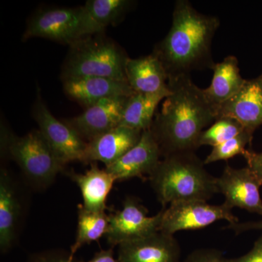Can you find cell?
<instances>
[{"instance_id": "cell-1", "label": "cell", "mask_w": 262, "mask_h": 262, "mask_svg": "<svg viewBox=\"0 0 262 262\" xmlns=\"http://www.w3.org/2000/svg\"><path fill=\"white\" fill-rule=\"evenodd\" d=\"M168 83L170 94L163 100L150 129L163 158L195 151L202 133L216 120L214 106L190 75L169 77Z\"/></svg>"}, {"instance_id": "cell-2", "label": "cell", "mask_w": 262, "mask_h": 262, "mask_svg": "<svg viewBox=\"0 0 262 262\" xmlns=\"http://www.w3.org/2000/svg\"><path fill=\"white\" fill-rule=\"evenodd\" d=\"M220 26V19L202 14L190 2H176L171 27L153 51L163 63L168 78L213 69L215 63L212 57V42Z\"/></svg>"}, {"instance_id": "cell-3", "label": "cell", "mask_w": 262, "mask_h": 262, "mask_svg": "<svg viewBox=\"0 0 262 262\" xmlns=\"http://www.w3.org/2000/svg\"><path fill=\"white\" fill-rule=\"evenodd\" d=\"M204 165L195 151L174 153L160 160L149 180L163 208L177 201H208L219 193L216 178Z\"/></svg>"}, {"instance_id": "cell-4", "label": "cell", "mask_w": 262, "mask_h": 262, "mask_svg": "<svg viewBox=\"0 0 262 262\" xmlns=\"http://www.w3.org/2000/svg\"><path fill=\"white\" fill-rule=\"evenodd\" d=\"M1 151L21 170L31 187L43 190L65 172L61 163L39 130L18 136L5 125L1 126Z\"/></svg>"}, {"instance_id": "cell-5", "label": "cell", "mask_w": 262, "mask_h": 262, "mask_svg": "<svg viewBox=\"0 0 262 262\" xmlns=\"http://www.w3.org/2000/svg\"><path fill=\"white\" fill-rule=\"evenodd\" d=\"M89 36L72 44L63 70V80L99 77L126 80L128 57L118 45L102 36Z\"/></svg>"}, {"instance_id": "cell-6", "label": "cell", "mask_w": 262, "mask_h": 262, "mask_svg": "<svg viewBox=\"0 0 262 262\" xmlns=\"http://www.w3.org/2000/svg\"><path fill=\"white\" fill-rule=\"evenodd\" d=\"M220 220L230 225L238 223L237 217L224 204L215 206L202 200L177 201L163 208L160 232L173 235L179 231L204 228Z\"/></svg>"}, {"instance_id": "cell-7", "label": "cell", "mask_w": 262, "mask_h": 262, "mask_svg": "<svg viewBox=\"0 0 262 262\" xmlns=\"http://www.w3.org/2000/svg\"><path fill=\"white\" fill-rule=\"evenodd\" d=\"M148 210L134 196H127L121 210L108 214L106 237L111 248L159 232L163 210L147 216Z\"/></svg>"}, {"instance_id": "cell-8", "label": "cell", "mask_w": 262, "mask_h": 262, "mask_svg": "<svg viewBox=\"0 0 262 262\" xmlns=\"http://www.w3.org/2000/svg\"><path fill=\"white\" fill-rule=\"evenodd\" d=\"M33 116L39 130L63 165L83 161L87 142L64 122L56 118L38 95L33 108Z\"/></svg>"}, {"instance_id": "cell-9", "label": "cell", "mask_w": 262, "mask_h": 262, "mask_svg": "<svg viewBox=\"0 0 262 262\" xmlns=\"http://www.w3.org/2000/svg\"><path fill=\"white\" fill-rule=\"evenodd\" d=\"M81 18V7L40 10L29 20L23 38H46L72 46L82 38Z\"/></svg>"}, {"instance_id": "cell-10", "label": "cell", "mask_w": 262, "mask_h": 262, "mask_svg": "<svg viewBox=\"0 0 262 262\" xmlns=\"http://www.w3.org/2000/svg\"><path fill=\"white\" fill-rule=\"evenodd\" d=\"M261 185L248 167L236 169L227 165L222 176L216 178L218 192L225 196V206L231 210L239 208L262 215Z\"/></svg>"}, {"instance_id": "cell-11", "label": "cell", "mask_w": 262, "mask_h": 262, "mask_svg": "<svg viewBox=\"0 0 262 262\" xmlns=\"http://www.w3.org/2000/svg\"><path fill=\"white\" fill-rule=\"evenodd\" d=\"M26 203L20 185L9 170L0 171V250L6 253L13 247L25 215Z\"/></svg>"}, {"instance_id": "cell-12", "label": "cell", "mask_w": 262, "mask_h": 262, "mask_svg": "<svg viewBox=\"0 0 262 262\" xmlns=\"http://www.w3.org/2000/svg\"><path fill=\"white\" fill-rule=\"evenodd\" d=\"M161 151L151 130L142 133L140 140L120 159L106 167L116 182L135 178H145L160 163Z\"/></svg>"}, {"instance_id": "cell-13", "label": "cell", "mask_w": 262, "mask_h": 262, "mask_svg": "<svg viewBox=\"0 0 262 262\" xmlns=\"http://www.w3.org/2000/svg\"><path fill=\"white\" fill-rule=\"evenodd\" d=\"M129 97L103 99L86 108L80 115L63 122L72 127L84 141L89 142L120 125Z\"/></svg>"}, {"instance_id": "cell-14", "label": "cell", "mask_w": 262, "mask_h": 262, "mask_svg": "<svg viewBox=\"0 0 262 262\" xmlns=\"http://www.w3.org/2000/svg\"><path fill=\"white\" fill-rule=\"evenodd\" d=\"M119 262H182L178 241L171 234L155 232L118 246Z\"/></svg>"}, {"instance_id": "cell-15", "label": "cell", "mask_w": 262, "mask_h": 262, "mask_svg": "<svg viewBox=\"0 0 262 262\" xmlns=\"http://www.w3.org/2000/svg\"><path fill=\"white\" fill-rule=\"evenodd\" d=\"M216 120L228 117L245 129L254 132L262 125V76L245 81L239 92L229 101L215 106Z\"/></svg>"}, {"instance_id": "cell-16", "label": "cell", "mask_w": 262, "mask_h": 262, "mask_svg": "<svg viewBox=\"0 0 262 262\" xmlns=\"http://www.w3.org/2000/svg\"><path fill=\"white\" fill-rule=\"evenodd\" d=\"M66 94L86 108L106 98L129 97L134 94L126 80L89 77L63 81Z\"/></svg>"}, {"instance_id": "cell-17", "label": "cell", "mask_w": 262, "mask_h": 262, "mask_svg": "<svg viewBox=\"0 0 262 262\" xmlns=\"http://www.w3.org/2000/svg\"><path fill=\"white\" fill-rule=\"evenodd\" d=\"M141 131L119 125L87 142L84 163L101 162L105 166L116 162L140 140Z\"/></svg>"}, {"instance_id": "cell-18", "label": "cell", "mask_w": 262, "mask_h": 262, "mask_svg": "<svg viewBox=\"0 0 262 262\" xmlns=\"http://www.w3.org/2000/svg\"><path fill=\"white\" fill-rule=\"evenodd\" d=\"M126 79L134 92L146 94H170L168 75L154 53L138 58H128Z\"/></svg>"}, {"instance_id": "cell-19", "label": "cell", "mask_w": 262, "mask_h": 262, "mask_svg": "<svg viewBox=\"0 0 262 262\" xmlns=\"http://www.w3.org/2000/svg\"><path fill=\"white\" fill-rule=\"evenodd\" d=\"M77 184L82 193L83 204L86 209L92 211H106V200L116 182L106 169H100L96 163H91V168L84 173L66 172Z\"/></svg>"}, {"instance_id": "cell-20", "label": "cell", "mask_w": 262, "mask_h": 262, "mask_svg": "<svg viewBox=\"0 0 262 262\" xmlns=\"http://www.w3.org/2000/svg\"><path fill=\"white\" fill-rule=\"evenodd\" d=\"M127 0H89L82 9L81 35L89 37L101 34L106 27L120 20L130 8Z\"/></svg>"}, {"instance_id": "cell-21", "label": "cell", "mask_w": 262, "mask_h": 262, "mask_svg": "<svg viewBox=\"0 0 262 262\" xmlns=\"http://www.w3.org/2000/svg\"><path fill=\"white\" fill-rule=\"evenodd\" d=\"M209 87L203 89L205 96L214 107L229 101L239 92L245 83L239 73L238 60L234 56L226 57L220 63H215Z\"/></svg>"}, {"instance_id": "cell-22", "label": "cell", "mask_w": 262, "mask_h": 262, "mask_svg": "<svg viewBox=\"0 0 262 262\" xmlns=\"http://www.w3.org/2000/svg\"><path fill=\"white\" fill-rule=\"evenodd\" d=\"M168 96L164 94L134 93L127 98L120 125L141 132L149 130L158 105Z\"/></svg>"}, {"instance_id": "cell-23", "label": "cell", "mask_w": 262, "mask_h": 262, "mask_svg": "<svg viewBox=\"0 0 262 262\" xmlns=\"http://www.w3.org/2000/svg\"><path fill=\"white\" fill-rule=\"evenodd\" d=\"M108 226L106 211H92L82 204L78 206V224L75 244L71 246L70 259L74 261L75 253L84 245L91 244L105 236Z\"/></svg>"}, {"instance_id": "cell-24", "label": "cell", "mask_w": 262, "mask_h": 262, "mask_svg": "<svg viewBox=\"0 0 262 262\" xmlns=\"http://www.w3.org/2000/svg\"><path fill=\"white\" fill-rule=\"evenodd\" d=\"M245 128L234 119L228 117H220L203 131L199 139V146H215L232 139Z\"/></svg>"}, {"instance_id": "cell-25", "label": "cell", "mask_w": 262, "mask_h": 262, "mask_svg": "<svg viewBox=\"0 0 262 262\" xmlns=\"http://www.w3.org/2000/svg\"><path fill=\"white\" fill-rule=\"evenodd\" d=\"M253 132L245 129L238 135L222 143L220 145L213 146V149L204 160L205 165L215 163L221 160H227L237 155H244L246 151V146L251 144Z\"/></svg>"}, {"instance_id": "cell-26", "label": "cell", "mask_w": 262, "mask_h": 262, "mask_svg": "<svg viewBox=\"0 0 262 262\" xmlns=\"http://www.w3.org/2000/svg\"><path fill=\"white\" fill-rule=\"evenodd\" d=\"M226 258L221 251L211 248H202L191 253L182 262H225Z\"/></svg>"}, {"instance_id": "cell-27", "label": "cell", "mask_w": 262, "mask_h": 262, "mask_svg": "<svg viewBox=\"0 0 262 262\" xmlns=\"http://www.w3.org/2000/svg\"><path fill=\"white\" fill-rule=\"evenodd\" d=\"M70 259V253L61 251H46L33 255L28 262H73Z\"/></svg>"}, {"instance_id": "cell-28", "label": "cell", "mask_w": 262, "mask_h": 262, "mask_svg": "<svg viewBox=\"0 0 262 262\" xmlns=\"http://www.w3.org/2000/svg\"><path fill=\"white\" fill-rule=\"evenodd\" d=\"M248 164V168L257 177L262 184V152L256 153L246 150L243 155Z\"/></svg>"}, {"instance_id": "cell-29", "label": "cell", "mask_w": 262, "mask_h": 262, "mask_svg": "<svg viewBox=\"0 0 262 262\" xmlns=\"http://www.w3.org/2000/svg\"><path fill=\"white\" fill-rule=\"evenodd\" d=\"M225 262H262V235L255 242L252 249L244 256L227 259Z\"/></svg>"}, {"instance_id": "cell-30", "label": "cell", "mask_w": 262, "mask_h": 262, "mask_svg": "<svg viewBox=\"0 0 262 262\" xmlns=\"http://www.w3.org/2000/svg\"><path fill=\"white\" fill-rule=\"evenodd\" d=\"M73 262H84L76 261L74 260ZM87 262H119L118 260L114 258V253L113 248L107 250H101L99 252L96 253L94 255L92 259Z\"/></svg>"}, {"instance_id": "cell-31", "label": "cell", "mask_w": 262, "mask_h": 262, "mask_svg": "<svg viewBox=\"0 0 262 262\" xmlns=\"http://www.w3.org/2000/svg\"><path fill=\"white\" fill-rule=\"evenodd\" d=\"M228 228L233 229L236 233L245 232V231L251 230L253 229H262V222H247V223L229 225Z\"/></svg>"}, {"instance_id": "cell-32", "label": "cell", "mask_w": 262, "mask_h": 262, "mask_svg": "<svg viewBox=\"0 0 262 262\" xmlns=\"http://www.w3.org/2000/svg\"><path fill=\"white\" fill-rule=\"evenodd\" d=\"M261 76H262V75H261Z\"/></svg>"}]
</instances>
